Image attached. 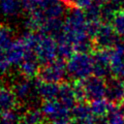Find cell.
Listing matches in <instances>:
<instances>
[{
	"instance_id": "52a82bcc",
	"label": "cell",
	"mask_w": 124,
	"mask_h": 124,
	"mask_svg": "<svg viewBox=\"0 0 124 124\" xmlns=\"http://www.w3.org/2000/svg\"><path fill=\"white\" fill-rule=\"evenodd\" d=\"M41 109L45 115L46 121H50L56 118L72 116L71 109L62 104L59 100H47L44 101Z\"/></svg>"
},
{
	"instance_id": "4fadbf2b",
	"label": "cell",
	"mask_w": 124,
	"mask_h": 124,
	"mask_svg": "<svg viewBox=\"0 0 124 124\" xmlns=\"http://www.w3.org/2000/svg\"><path fill=\"white\" fill-rule=\"evenodd\" d=\"M17 98L14 92L6 87H0V113L12 109H16Z\"/></svg>"
},
{
	"instance_id": "83f0119b",
	"label": "cell",
	"mask_w": 124,
	"mask_h": 124,
	"mask_svg": "<svg viewBox=\"0 0 124 124\" xmlns=\"http://www.w3.org/2000/svg\"><path fill=\"white\" fill-rule=\"evenodd\" d=\"M0 1H1V0H0Z\"/></svg>"
},
{
	"instance_id": "7a4b0ae2",
	"label": "cell",
	"mask_w": 124,
	"mask_h": 124,
	"mask_svg": "<svg viewBox=\"0 0 124 124\" xmlns=\"http://www.w3.org/2000/svg\"><path fill=\"white\" fill-rule=\"evenodd\" d=\"M68 76L66 61L62 58H57L54 61L45 64L40 67L37 74V79L44 82H63Z\"/></svg>"
},
{
	"instance_id": "e0dca14e",
	"label": "cell",
	"mask_w": 124,
	"mask_h": 124,
	"mask_svg": "<svg viewBox=\"0 0 124 124\" xmlns=\"http://www.w3.org/2000/svg\"><path fill=\"white\" fill-rule=\"evenodd\" d=\"M23 10L20 0H1L0 1V12L4 16H13L19 14Z\"/></svg>"
},
{
	"instance_id": "8fae6325",
	"label": "cell",
	"mask_w": 124,
	"mask_h": 124,
	"mask_svg": "<svg viewBox=\"0 0 124 124\" xmlns=\"http://www.w3.org/2000/svg\"><path fill=\"white\" fill-rule=\"evenodd\" d=\"M37 82V94L44 101L47 100H57L59 91H60V83L55 82H44L39 79Z\"/></svg>"
},
{
	"instance_id": "30bf717a",
	"label": "cell",
	"mask_w": 124,
	"mask_h": 124,
	"mask_svg": "<svg viewBox=\"0 0 124 124\" xmlns=\"http://www.w3.org/2000/svg\"><path fill=\"white\" fill-rule=\"evenodd\" d=\"M27 52L26 46L21 38L14 40L6 49V56L12 66L19 65Z\"/></svg>"
},
{
	"instance_id": "ac0fdd59",
	"label": "cell",
	"mask_w": 124,
	"mask_h": 124,
	"mask_svg": "<svg viewBox=\"0 0 124 124\" xmlns=\"http://www.w3.org/2000/svg\"><path fill=\"white\" fill-rule=\"evenodd\" d=\"M71 114L73 119H84L93 115L90 106L86 102H78L72 108Z\"/></svg>"
},
{
	"instance_id": "9c48e42d",
	"label": "cell",
	"mask_w": 124,
	"mask_h": 124,
	"mask_svg": "<svg viewBox=\"0 0 124 124\" xmlns=\"http://www.w3.org/2000/svg\"><path fill=\"white\" fill-rule=\"evenodd\" d=\"M40 60L33 50H27L23 60L18 65L20 73L27 78H32L37 77V74L40 69Z\"/></svg>"
},
{
	"instance_id": "5bb4252c",
	"label": "cell",
	"mask_w": 124,
	"mask_h": 124,
	"mask_svg": "<svg viewBox=\"0 0 124 124\" xmlns=\"http://www.w3.org/2000/svg\"><path fill=\"white\" fill-rule=\"evenodd\" d=\"M62 104H64L67 108H69L71 110L74 108V106L78 103L75 95H74V90H73V84L71 85L70 83L63 81L60 83V91L58 95V99Z\"/></svg>"
},
{
	"instance_id": "5b68a950",
	"label": "cell",
	"mask_w": 124,
	"mask_h": 124,
	"mask_svg": "<svg viewBox=\"0 0 124 124\" xmlns=\"http://www.w3.org/2000/svg\"><path fill=\"white\" fill-rule=\"evenodd\" d=\"M81 82L85 90L87 102H91L100 98H105L107 88V80L105 79V78L91 75L88 78L82 79Z\"/></svg>"
},
{
	"instance_id": "8992f818",
	"label": "cell",
	"mask_w": 124,
	"mask_h": 124,
	"mask_svg": "<svg viewBox=\"0 0 124 124\" xmlns=\"http://www.w3.org/2000/svg\"><path fill=\"white\" fill-rule=\"evenodd\" d=\"M110 49L111 48H96V50L93 53V59H94L93 75L105 78L108 76L111 75Z\"/></svg>"
},
{
	"instance_id": "603a6c76",
	"label": "cell",
	"mask_w": 124,
	"mask_h": 124,
	"mask_svg": "<svg viewBox=\"0 0 124 124\" xmlns=\"http://www.w3.org/2000/svg\"><path fill=\"white\" fill-rule=\"evenodd\" d=\"M73 90H74V95H75L77 102H87L85 90H84V87H83L81 80H76L74 82Z\"/></svg>"
},
{
	"instance_id": "ba28073f",
	"label": "cell",
	"mask_w": 124,
	"mask_h": 124,
	"mask_svg": "<svg viewBox=\"0 0 124 124\" xmlns=\"http://www.w3.org/2000/svg\"><path fill=\"white\" fill-rule=\"evenodd\" d=\"M105 98L114 105H120L124 102V82L113 77L107 80Z\"/></svg>"
},
{
	"instance_id": "44dd1931",
	"label": "cell",
	"mask_w": 124,
	"mask_h": 124,
	"mask_svg": "<svg viewBox=\"0 0 124 124\" xmlns=\"http://www.w3.org/2000/svg\"><path fill=\"white\" fill-rule=\"evenodd\" d=\"M21 115H19L16 109L4 111L0 113V124H21Z\"/></svg>"
},
{
	"instance_id": "4316f807",
	"label": "cell",
	"mask_w": 124,
	"mask_h": 124,
	"mask_svg": "<svg viewBox=\"0 0 124 124\" xmlns=\"http://www.w3.org/2000/svg\"><path fill=\"white\" fill-rule=\"evenodd\" d=\"M111 0H95V2L96 3H98L99 5H101V6H103V5H106V4H108V3H109Z\"/></svg>"
},
{
	"instance_id": "ffe728a7",
	"label": "cell",
	"mask_w": 124,
	"mask_h": 124,
	"mask_svg": "<svg viewBox=\"0 0 124 124\" xmlns=\"http://www.w3.org/2000/svg\"><path fill=\"white\" fill-rule=\"evenodd\" d=\"M110 24L112 25L116 33L121 38H123L124 37V9L123 8H119L115 12Z\"/></svg>"
},
{
	"instance_id": "484cf974",
	"label": "cell",
	"mask_w": 124,
	"mask_h": 124,
	"mask_svg": "<svg viewBox=\"0 0 124 124\" xmlns=\"http://www.w3.org/2000/svg\"><path fill=\"white\" fill-rule=\"evenodd\" d=\"M94 124H109L106 116H95Z\"/></svg>"
},
{
	"instance_id": "277c9868",
	"label": "cell",
	"mask_w": 124,
	"mask_h": 124,
	"mask_svg": "<svg viewBox=\"0 0 124 124\" xmlns=\"http://www.w3.org/2000/svg\"><path fill=\"white\" fill-rule=\"evenodd\" d=\"M120 36L109 23H102L93 38L95 48H112L120 43Z\"/></svg>"
},
{
	"instance_id": "2e32d148",
	"label": "cell",
	"mask_w": 124,
	"mask_h": 124,
	"mask_svg": "<svg viewBox=\"0 0 124 124\" xmlns=\"http://www.w3.org/2000/svg\"><path fill=\"white\" fill-rule=\"evenodd\" d=\"M89 106L94 116H107L111 103L108 102L106 98H100L89 102Z\"/></svg>"
},
{
	"instance_id": "3957f363",
	"label": "cell",
	"mask_w": 124,
	"mask_h": 124,
	"mask_svg": "<svg viewBox=\"0 0 124 124\" xmlns=\"http://www.w3.org/2000/svg\"><path fill=\"white\" fill-rule=\"evenodd\" d=\"M34 51L42 65L50 63L58 58V43L54 37L41 32Z\"/></svg>"
},
{
	"instance_id": "7c38bea8",
	"label": "cell",
	"mask_w": 124,
	"mask_h": 124,
	"mask_svg": "<svg viewBox=\"0 0 124 124\" xmlns=\"http://www.w3.org/2000/svg\"><path fill=\"white\" fill-rule=\"evenodd\" d=\"M13 90L18 101H25L30 99L34 92H37V82H33L29 78H25V79L18 81Z\"/></svg>"
},
{
	"instance_id": "7402d4cb",
	"label": "cell",
	"mask_w": 124,
	"mask_h": 124,
	"mask_svg": "<svg viewBox=\"0 0 124 124\" xmlns=\"http://www.w3.org/2000/svg\"><path fill=\"white\" fill-rule=\"evenodd\" d=\"M85 16L88 21H95V20H101V15H102V6L98 3L94 2L91 6L86 8L84 10ZM102 21V20H101Z\"/></svg>"
},
{
	"instance_id": "9a60e30c",
	"label": "cell",
	"mask_w": 124,
	"mask_h": 124,
	"mask_svg": "<svg viewBox=\"0 0 124 124\" xmlns=\"http://www.w3.org/2000/svg\"><path fill=\"white\" fill-rule=\"evenodd\" d=\"M45 115L40 108H30L21 114V124H44Z\"/></svg>"
},
{
	"instance_id": "6da1fadb",
	"label": "cell",
	"mask_w": 124,
	"mask_h": 124,
	"mask_svg": "<svg viewBox=\"0 0 124 124\" xmlns=\"http://www.w3.org/2000/svg\"><path fill=\"white\" fill-rule=\"evenodd\" d=\"M67 73L74 81L82 80L93 75L94 59L89 52L75 51L66 61Z\"/></svg>"
},
{
	"instance_id": "d6986e66",
	"label": "cell",
	"mask_w": 124,
	"mask_h": 124,
	"mask_svg": "<svg viewBox=\"0 0 124 124\" xmlns=\"http://www.w3.org/2000/svg\"><path fill=\"white\" fill-rule=\"evenodd\" d=\"M107 118L109 124H124V110L119 105L111 104Z\"/></svg>"
},
{
	"instance_id": "cb8c5ba5",
	"label": "cell",
	"mask_w": 124,
	"mask_h": 124,
	"mask_svg": "<svg viewBox=\"0 0 124 124\" xmlns=\"http://www.w3.org/2000/svg\"><path fill=\"white\" fill-rule=\"evenodd\" d=\"M63 1L67 6H71V8L77 7L82 10H85L95 2V0H63Z\"/></svg>"
},
{
	"instance_id": "d4e9b609",
	"label": "cell",
	"mask_w": 124,
	"mask_h": 124,
	"mask_svg": "<svg viewBox=\"0 0 124 124\" xmlns=\"http://www.w3.org/2000/svg\"><path fill=\"white\" fill-rule=\"evenodd\" d=\"M72 116H65L47 121V124H72Z\"/></svg>"
}]
</instances>
